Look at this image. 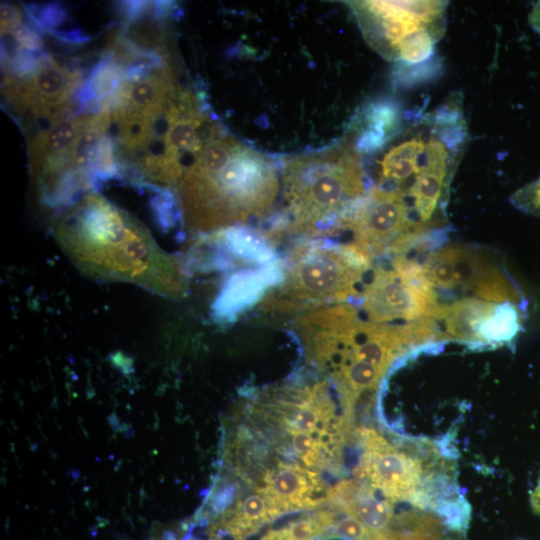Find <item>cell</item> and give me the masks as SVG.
Wrapping results in <instances>:
<instances>
[{"mask_svg":"<svg viewBox=\"0 0 540 540\" xmlns=\"http://www.w3.org/2000/svg\"><path fill=\"white\" fill-rule=\"evenodd\" d=\"M279 185L277 162L228 132L210 142L176 184L187 226L204 232L265 222Z\"/></svg>","mask_w":540,"mask_h":540,"instance_id":"6da1fadb","label":"cell"},{"mask_svg":"<svg viewBox=\"0 0 540 540\" xmlns=\"http://www.w3.org/2000/svg\"><path fill=\"white\" fill-rule=\"evenodd\" d=\"M283 209L263 231L276 242L284 234L325 237L339 217L370 188L362 155L347 139L314 153L284 160Z\"/></svg>","mask_w":540,"mask_h":540,"instance_id":"7a4b0ae2","label":"cell"},{"mask_svg":"<svg viewBox=\"0 0 540 540\" xmlns=\"http://www.w3.org/2000/svg\"><path fill=\"white\" fill-rule=\"evenodd\" d=\"M360 247L334 238L314 237L295 245L281 281L262 299V308L280 313L356 304L373 269Z\"/></svg>","mask_w":540,"mask_h":540,"instance_id":"3957f363","label":"cell"},{"mask_svg":"<svg viewBox=\"0 0 540 540\" xmlns=\"http://www.w3.org/2000/svg\"><path fill=\"white\" fill-rule=\"evenodd\" d=\"M367 43L382 57L400 62L423 41L445 33L447 1L349 2Z\"/></svg>","mask_w":540,"mask_h":540,"instance_id":"277c9868","label":"cell"},{"mask_svg":"<svg viewBox=\"0 0 540 540\" xmlns=\"http://www.w3.org/2000/svg\"><path fill=\"white\" fill-rule=\"evenodd\" d=\"M355 305L365 319L390 325L433 319L438 306L427 283L404 276L388 262L373 266Z\"/></svg>","mask_w":540,"mask_h":540,"instance_id":"5b68a950","label":"cell"},{"mask_svg":"<svg viewBox=\"0 0 540 540\" xmlns=\"http://www.w3.org/2000/svg\"><path fill=\"white\" fill-rule=\"evenodd\" d=\"M357 434L363 452L354 473L392 504H413L425 475L436 471L424 470V466L443 464L424 465L425 460L438 456L436 451L424 457L408 454L372 429L361 428Z\"/></svg>","mask_w":540,"mask_h":540,"instance_id":"8992f818","label":"cell"},{"mask_svg":"<svg viewBox=\"0 0 540 540\" xmlns=\"http://www.w3.org/2000/svg\"><path fill=\"white\" fill-rule=\"evenodd\" d=\"M327 503L389 540L396 514L392 503L362 479L342 480L328 489Z\"/></svg>","mask_w":540,"mask_h":540,"instance_id":"52a82bcc","label":"cell"},{"mask_svg":"<svg viewBox=\"0 0 540 540\" xmlns=\"http://www.w3.org/2000/svg\"><path fill=\"white\" fill-rule=\"evenodd\" d=\"M283 269L284 263L278 259L273 263L231 275L212 305L214 318L229 321L236 317L281 281Z\"/></svg>","mask_w":540,"mask_h":540,"instance_id":"ba28073f","label":"cell"},{"mask_svg":"<svg viewBox=\"0 0 540 540\" xmlns=\"http://www.w3.org/2000/svg\"><path fill=\"white\" fill-rule=\"evenodd\" d=\"M497 304L480 298L463 297L438 305L433 320L441 340L457 341L471 348H480V331Z\"/></svg>","mask_w":540,"mask_h":540,"instance_id":"9c48e42d","label":"cell"},{"mask_svg":"<svg viewBox=\"0 0 540 540\" xmlns=\"http://www.w3.org/2000/svg\"><path fill=\"white\" fill-rule=\"evenodd\" d=\"M90 115L68 116L40 132L29 142V154L35 170L46 162L69 159V150Z\"/></svg>","mask_w":540,"mask_h":540,"instance_id":"30bf717a","label":"cell"},{"mask_svg":"<svg viewBox=\"0 0 540 540\" xmlns=\"http://www.w3.org/2000/svg\"><path fill=\"white\" fill-rule=\"evenodd\" d=\"M125 67L112 50L92 67L74 95L81 115H83L87 103L90 101L102 102L119 88L125 80Z\"/></svg>","mask_w":540,"mask_h":540,"instance_id":"8fae6325","label":"cell"},{"mask_svg":"<svg viewBox=\"0 0 540 540\" xmlns=\"http://www.w3.org/2000/svg\"><path fill=\"white\" fill-rule=\"evenodd\" d=\"M405 112L397 100L381 98L367 103L353 118L351 129L369 131L389 141L401 128Z\"/></svg>","mask_w":540,"mask_h":540,"instance_id":"7c38bea8","label":"cell"},{"mask_svg":"<svg viewBox=\"0 0 540 540\" xmlns=\"http://www.w3.org/2000/svg\"><path fill=\"white\" fill-rule=\"evenodd\" d=\"M338 515L333 510H320L288 521L264 533L261 540H317L324 539Z\"/></svg>","mask_w":540,"mask_h":540,"instance_id":"4fadbf2b","label":"cell"},{"mask_svg":"<svg viewBox=\"0 0 540 540\" xmlns=\"http://www.w3.org/2000/svg\"><path fill=\"white\" fill-rule=\"evenodd\" d=\"M443 71L442 58L434 54L419 64L397 62L391 73L392 84L401 88H411L439 77Z\"/></svg>","mask_w":540,"mask_h":540,"instance_id":"5bb4252c","label":"cell"},{"mask_svg":"<svg viewBox=\"0 0 540 540\" xmlns=\"http://www.w3.org/2000/svg\"><path fill=\"white\" fill-rule=\"evenodd\" d=\"M24 10L27 16V24L41 37L46 32L50 34L55 31L68 16L65 7L58 2L41 5L26 4Z\"/></svg>","mask_w":540,"mask_h":540,"instance_id":"9a60e30c","label":"cell"},{"mask_svg":"<svg viewBox=\"0 0 540 540\" xmlns=\"http://www.w3.org/2000/svg\"><path fill=\"white\" fill-rule=\"evenodd\" d=\"M153 191L150 208L156 224L163 230L173 228L181 219L180 204L169 188L155 187Z\"/></svg>","mask_w":540,"mask_h":540,"instance_id":"2e32d148","label":"cell"},{"mask_svg":"<svg viewBox=\"0 0 540 540\" xmlns=\"http://www.w3.org/2000/svg\"><path fill=\"white\" fill-rule=\"evenodd\" d=\"M324 538H344L349 540H388L384 535L379 534L358 520L347 516L338 518L326 532Z\"/></svg>","mask_w":540,"mask_h":540,"instance_id":"e0dca14e","label":"cell"},{"mask_svg":"<svg viewBox=\"0 0 540 540\" xmlns=\"http://www.w3.org/2000/svg\"><path fill=\"white\" fill-rule=\"evenodd\" d=\"M510 201L519 210L540 217V177L514 192Z\"/></svg>","mask_w":540,"mask_h":540,"instance_id":"ac0fdd59","label":"cell"},{"mask_svg":"<svg viewBox=\"0 0 540 540\" xmlns=\"http://www.w3.org/2000/svg\"><path fill=\"white\" fill-rule=\"evenodd\" d=\"M22 14L18 7L6 3L1 4V32L21 24Z\"/></svg>","mask_w":540,"mask_h":540,"instance_id":"d6986e66","label":"cell"},{"mask_svg":"<svg viewBox=\"0 0 540 540\" xmlns=\"http://www.w3.org/2000/svg\"><path fill=\"white\" fill-rule=\"evenodd\" d=\"M56 39L70 44H83L91 39V36L86 34L80 28L70 30H55L50 33Z\"/></svg>","mask_w":540,"mask_h":540,"instance_id":"ffe728a7","label":"cell"},{"mask_svg":"<svg viewBox=\"0 0 540 540\" xmlns=\"http://www.w3.org/2000/svg\"><path fill=\"white\" fill-rule=\"evenodd\" d=\"M529 24L531 27L540 34V1L534 4L531 12L528 15Z\"/></svg>","mask_w":540,"mask_h":540,"instance_id":"44dd1931","label":"cell"},{"mask_svg":"<svg viewBox=\"0 0 540 540\" xmlns=\"http://www.w3.org/2000/svg\"><path fill=\"white\" fill-rule=\"evenodd\" d=\"M531 504L533 510L540 514V482L531 496Z\"/></svg>","mask_w":540,"mask_h":540,"instance_id":"7402d4cb","label":"cell"}]
</instances>
